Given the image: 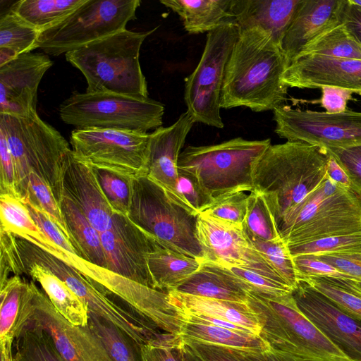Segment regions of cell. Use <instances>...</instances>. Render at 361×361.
<instances>
[{
	"instance_id": "cell-42",
	"label": "cell",
	"mask_w": 361,
	"mask_h": 361,
	"mask_svg": "<svg viewBox=\"0 0 361 361\" xmlns=\"http://www.w3.org/2000/svg\"><path fill=\"white\" fill-rule=\"evenodd\" d=\"M23 202H29L42 209L74 247V242L69 233L60 204L49 185L36 173H30L29 176L27 192Z\"/></svg>"
},
{
	"instance_id": "cell-64",
	"label": "cell",
	"mask_w": 361,
	"mask_h": 361,
	"mask_svg": "<svg viewBox=\"0 0 361 361\" xmlns=\"http://www.w3.org/2000/svg\"><path fill=\"white\" fill-rule=\"evenodd\" d=\"M12 361V360H11Z\"/></svg>"
},
{
	"instance_id": "cell-53",
	"label": "cell",
	"mask_w": 361,
	"mask_h": 361,
	"mask_svg": "<svg viewBox=\"0 0 361 361\" xmlns=\"http://www.w3.org/2000/svg\"><path fill=\"white\" fill-rule=\"evenodd\" d=\"M325 149L346 172L355 190L361 195V145Z\"/></svg>"
},
{
	"instance_id": "cell-43",
	"label": "cell",
	"mask_w": 361,
	"mask_h": 361,
	"mask_svg": "<svg viewBox=\"0 0 361 361\" xmlns=\"http://www.w3.org/2000/svg\"><path fill=\"white\" fill-rule=\"evenodd\" d=\"M243 227L263 240L271 241L281 238L264 199L254 191L248 195L247 210Z\"/></svg>"
},
{
	"instance_id": "cell-47",
	"label": "cell",
	"mask_w": 361,
	"mask_h": 361,
	"mask_svg": "<svg viewBox=\"0 0 361 361\" xmlns=\"http://www.w3.org/2000/svg\"><path fill=\"white\" fill-rule=\"evenodd\" d=\"M70 333L85 361H113L105 348L88 326L69 327Z\"/></svg>"
},
{
	"instance_id": "cell-33",
	"label": "cell",
	"mask_w": 361,
	"mask_h": 361,
	"mask_svg": "<svg viewBox=\"0 0 361 361\" xmlns=\"http://www.w3.org/2000/svg\"><path fill=\"white\" fill-rule=\"evenodd\" d=\"M60 207L79 256L106 269L99 232L68 197L63 195Z\"/></svg>"
},
{
	"instance_id": "cell-39",
	"label": "cell",
	"mask_w": 361,
	"mask_h": 361,
	"mask_svg": "<svg viewBox=\"0 0 361 361\" xmlns=\"http://www.w3.org/2000/svg\"><path fill=\"white\" fill-rule=\"evenodd\" d=\"M300 281L308 283L350 314L361 319V291L350 280L308 276Z\"/></svg>"
},
{
	"instance_id": "cell-58",
	"label": "cell",
	"mask_w": 361,
	"mask_h": 361,
	"mask_svg": "<svg viewBox=\"0 0 361 361\" xmlns=\"http://www.w3.org/2000/svg\"><path fill=\"white\" fill-rule=\"evenodd\" d=\"M326 171L328 176L336 183L345 188L355 190L346 172L330 154Z\"/></svg>"
},
{
	"instance_id": "cell-52",
	"label": "cell",
	"mask_w": 361,
	"mask_h": 361,
	"mask_svg": "<svg viewBox=\"0 0 361 361\" xmlns=\"http://www.w3.org/2000/svg\"><path fill=\"white\" fill-rule=\"evenodd\" d=\"M182 342L202 361H249L244 350L195 341L182 340Z\"/></svg>"
},
{
	"instance_id": "cell-7",
	"label": "cell",
	"mask_w": 361,
	"mask_h": 361,
	"mask_svg": "<svg viewBox=\"0 0 361 361\" xmlns=\"http://www.w3.org/2000/svg\"><path fill=\"white\" fill-rule=\"evenodd\" d=\"M247 303L261 324L260 336L274 350L307 361H350L299 310L292 293L249 292Z\"/></svg>"
},
{
	"instance_id": "cell-30",
	"label": "cell",
	"mask_w": 361,
	"mask_h": 361,
	"mask_svg": "<svg viewBox=\"0 0 361 361\" xmlns=\"http://www.w3.org/2000/svg\"><path fill=\"white\" fill-rule=\"evenodd\" d=\"M1 229L23 238L68 263V256L38 227L20 199L0 195Z\"/></svg>"
},
{
	"instance_id": "cell-36",
	"label": "cell",
	"mask_w": 361,
	"mask_h": 361,
	"mask_svg": "<svg viewBox=\"0 0 361 361\" xmlns=\"http://www.w3.org/2000/svg\"><path fill=\"white\" fill-rule=\"evenodd\" d=\"M12 361H63L50 336L27 323L13 344Z\"/></svg>"
},
{
	"instance_id": "cell-44",
	"label": "cell",
	"mask_w": 361,
	"mask_h": 361,
	"mask_svg": "<svg viewBox=\"0 0 361 361\" xmlns=\"http://www.w3.org/2000/svg\"><path fill=\"white\" fill-rule=\"evenodd\" d=\"M288 247L292 257L360 252L361 233L328 237Z\"/></svg>"
},
{
	"instance_id": "cell-56",
	"label": "cell",
	"mask_w": 361,
	"mask_h": 361,
	"mask_svg": "<svg viewBox=\"0 0 361 361\" xmlns=\"http://www.w3.org/2000/svg\"><path fill=\"white\" fill-rule=\"evenodd\" d=\"M321 90L322 97L319 102L327 114H338L345 111L348 109V102L354 99L353 92L346 89L325 86Z\"/></svg>"
},
{
	"instance_id": "cell-32",
	"label": "cell",
	"mask_w": 361,
	"mask_h": 361,
	"mask_svg": "<svg viewBox=\"0 0 361 361\" xmlns=\"http://www.w3.org/2000/svg\"><path fill=\"white\" fill-rule=\"evenodd\" d=\"M179 337L182 340L195 341L249 352L261 353L270 348L260 336L190 321L185 322Z\"/></svg>"
},
{
	"instance_id": "cell-35",
	"label": "cell",
	"mask_w": 361,
	"mask_h": 361,
	"mask_svg": "<svg viewBox=\"0 0 361 361\" xmlns=\"http://www.w3.org/2000/svg\"><path fill=\"white\" fill-rule=\"evenodd\" d=\"M309 55L361 60V44L340 23L308 42L297 59Z\"/></svg>"
},
{
	"instance_id": "cell-48",
	"label": "cell",
	"mask_w": 361,
	"mask_h": 361,
	"mask_svg": "<svg viewBox=\"0 0 361 361\" xmlns=\"http://www.w3.org/2000/svg\"><path fill=\"white\" fill-rule=\"evenodd\" d=\"M137 353L140 361H185L180 337L141 345L137 348Z\"/></svg>"
},
{
	"instance_id": "cell-34",
	"label": "cell",
	"mask_w": 361,
	"mask_h": 361,
	"mask_svg": "<svg viewBox=\"0 0 361 361\" xmlns=\"http://www.w3.org/2000/svg\"><path fill=\"white\" fill-rule=\"evenodd\" d=\"M86 1L20 0L10 9L42 32L65 19Z\"/></svg>"
},
{
	"instance_id": "cell-6",
	"label": "cell",
	"mask_w": 361,
	"mask_h": 361,
	"mask_svg": "<svg viewBox=\"0 0 361 361\" xmlns=\"http://www.w3.org/2000/svg\"><path fill=\"white\" fill-rule=\"evenodd\" d=\"M270 145V139L238 137L216 145L188 146L178 157V170L191 175L214 201L238 192H252L253 168Z\"/></svg>"
},
{
	"instance_id": "cell-23",
	"label": "cell",
	"mask_w": 361,
	"mask_h": 361,
	"mask_svg": "<svg viewBox=\"0 0 361 361\" xmlns=\"http://www.w3.org/2000/svg\"><path fill=\"white\" fill-rule=\"evenodd\" d=\"M342 4L343 0H300L281 45L288 66L308 42L341 23Z\"/></svg>"
},
{
	"instance_id": "cell-46",
	"label": "cell",
	"mask_w": 361,
	"mask_h": 361,
	"mask_svg": "<svg viewBox=\"0 0 361 361\" xmlns=\"http://www.w3.org/2000/svg\"><path fill=\"white\" fill-rule=\"evenodd\" d=\"M228 268L253 292L266 296L278 297L292 293L293 289L285 284L273 281L254 271L241 267Z\"/></svg>"
},
{
	"instance_id": "cell-51",
	"label": "cell",
	"mask_w": 361,
	"mask_h": 361,
	"mask_svg": "<svg viewBox=\"0 0 361 361\" xmlns=\"http://www.w3.org/2000/svg\"><path fill=\"white\" fill-rule=\"evenodd\" d=\"M298 280L308 276H324L353 280L334 266L319 259L314 255L293 257Z\"/></svg>"
},
{
	"instance_id": "cell-8",
	"label": "cell",
	"mask_w": 361,
	"mask_h": 361,
	"mask_svg": "<svg viewBox=\"0 0 361 361\" xmlns=\"http://www.w3.org/2000/svg\"><path fill=\"white\" fill-rule=\"evenodd\" d=\"M198 216L147 176L133 178L128 217L164 247L204 259L197 233Z\"/></svg>"
},
{
	"instance_id": "cell-45",
	"label": "cell",
	"mask_w": 361,
	"mask_h": 361,
	"mask_svg": "<svg viewBox=\"0 0 361 361\" xmlns=\"http://www.w3.org/2000/svg\"><path fill=\"white\" fill-rule=\"evenodd\" d=\"M247 202L248 195L245 192H235L216 200L202 214L233 225L243 226Z\"/></svg>"
},
{
	"instance_id": "cell-38",
	"label": "cell",
	"mask_w": 361,
	"mask_h": 361,
	"mask_svg": "<svg viewBox=\"0 0 361 361\" xmlns=\"http://www.w3.org/2000/svg\"><path fill=\"white\" fill-rule=\"evenodd\" d=\"M87 326L113 361H140L136 345L112 323L89 312Z\"/></svg>"
},
{
	"instance_id": "cell-1",
	"label": "cell",
	"mask_w": 361,
	"mask_h": 361,
	"mask_svg": "<svg viewBox=\"0 0 361 361\" xmlns=\"http://www.w3.org/2000/svg\"><path fill=\"white\" fill-rule=\"evenodd\" d=\"M288 67L269 32L259 27L239 30L225 71L221 108L260 112L282 106L288 88L282 76Z\"/></svg>"
},
{
	"instance_id": "cell-61",
	"label": "cell",
	"mask_w": 361,
	"mask_h": 361,
	"mask_svg": "<svg viewBox=\"0 0 361 361\" xmlns=\"http://www.w3.org/2000/svg\"><path fill=\"white\" fill-rule=\"evenodd\" d=\"M351 283L358 289L361 291V281H356L350 280Z\"/></svg>"
},
{
	"instance_id": "cell-29",
	"label": "cell",
	"mask_w": 361,
	"mask_h": 361,
	"mask_svg": "<svg viewBox=\"0 0 361 361\" xmlns=\"http://www.w3.org/2000/svg\"><path fill=\"white\" fill-rule=\"evenodd\" d=\"M160 3L180 16L185 30L190 34L209 32L235 24L232 0H161Z\"/></svg>"
},
{
	"instance_id": "cell-16",
	"label": "cell",
	"mask_w": 361,
	"mask_h": 361,
	"mask_svg": "<svg viewBox=\"0 0 361 361\" xmlns=\"http://www.w3.org/2000/svg\"><path fill=\"white\" fill-rule=\"evenodd\" d=\"M197 226L204 260L225 267L247 269L288 286L254 247L243 226L202 213L198 216Z\"/></svg>"
},
{
	"instance_id": "cell-18",
	"label": "cell",
	"mask_w": 361,
	"mask_h": 361,
	"mask_svg": "<svg viewBox=\"0 0 361 361\" xmlns=\"http://www.w3.org/2000/svg\"><path fill=\"white\" fill-rule=\"evenodd\" d=\"M292 295L299 310L350 361H361V319L303 281H299Z\"/></svg>"
},
{
	"instance_id": "cell-19",
	"label": "cell",
	"mask_w": 361,
	"mask_h": 361,
	"mask_svg": "<svg viewBox=\"0 0 361 361\" xmlns=\"http://www.w3.org/2000/svg\"><path fill=\"white\" fill-rule=\"evenodd\" d=\"M53 65L42 53H25L0 66V114L25 116L36 112L39 82Z\"/></svg>"
},
{
	"instance_id": "cell-49",
	"label": "cell",
	"mask_w": 361,
	"mask_h": 361,
	"mask_svg": "<svg viewBox=\"0 0 361 361\" xmlns=\"http://www.w3.org/2000/svg\"><path fill=\"white\" fill-rule=\"evenodd\" d=\"M25 204L30 216L38 227L51 242L68 256V264L70 257L72 255H78L79 256L77 250L62 231L42 209L29 202Z\"/></svg>"
},
{
	"instance_id": "cell-11",
	"label": "cell",
	"mask_w": 361,
	"mask_h": 361,
	"mask_svg": "<svg viewBox=\"0 0 361 361\" xmlns=\"http://www.w3.org/2000/svg\"><path fill=\"white\" fill-rule=\"evenodd\" d=\"M139 0H87L65 19L41 32L36 49L59 56L126 29Z\"/></svg>"
},
{
	"instance_id": "cell-41",
	"label": "cell",
	"mask_w": 361,
	"mask_h": 361,
	"mask_svg": "<svg viewBox=\"0 0 361 361\" xmlns=\"http://www.w3.org/2000/svg\"><path fill=\"white\" fill-rule=\"evenodd\" d=\"M91 168L113 212L128 216L133 178L105 169Z\"/></svg>"
},
{
	"instance_id": "cell-59",
	"label": "cell",
	"mask_w": 361,
	"mask_h": 361,
	"mask_svg": "<svg viewBox=\"0 0 361 361\" xmlns=\"http://www.w3.org/2000/svg\"><path fill=\"white\" fill-rule=\"evenodd\" d=\"M249 361H306L303 359L283 354L271 348L264 352H245Z\"/></svg>"
},
{
	"instance_id": "cell-50",
	"label": "cell",
	"mask_w": 361,
	"mask_h": 361,
	"mask_svg": "<svg viewBox=\"0 0 361 361\" xmlns=\"http://www.w3.org/2000/svg\"><path fill=\"white\" fill-rule=\"evenodd\" d=\"M178 188L186 204L199 214L208 209L214 202L201 189L191 175L179 170H178Z\"/></svg>"
},
{
	"instance_id": "cell-20",
	"label": "cell",
	"mask_w": 361,
	"mask_h": 361,
	"mask_svg": "<svg viewBox=\"0 0 361 361\" xmlns=\"http://www.w3.org/2000/svg\"><path fill=\"white\" fill-rule=\"evenodd\" d=\"M288 87L346 89L361 95V60L309 55L292 62L282 76Z\"/></svg>"
},
{
	"instance_id": "cell-57",
	"label": "cell",
	"mask_w": 361,
	"mask_h": 361,
	"mask_svg": "<svg viewBox=\"0 0 361 361\" xmlns=\"http://www.w3.org/2000/svg\"><path fill=\"white\" fill-rule=\"evenodd\" d=\"M340 18L341 22L361 44V7L350 0H343Z\"/></svg>"
},
{
	"instance_id": "cell-10",
	"label": "cell",
	"mask_w": 361,
	"mask_h": 361,
	"mask_svg": "<svg viewBox=\"0 0 361 361\" xmlns=\"http://www.w3.org/2000/svg\"><path fill=\"white\" fill-rule=\"evenodd\" d=\"M164 105L149 97L109 92L75 93L62 102L59 115L75 129L111 128L147 133L161 127Z\"/></svg>"
},
{
	"instance_id": "cell-26",
	"label": "cell",
	"mask_w": 361,
	"mask_h": 361,
	"mask_svg": "<svg viewBox=\"0 0 361 361\" xmlns=\"http://www.w3.org/2000/svg\"><path fill=\"white\" fill-rule=\"evenodd\" d=\"M27 323L38 326L50 336L63 361H85L70 333L71 323L56 310L47 295L33 281H30Z\"/></svg>"
},
{
	"instance_id": "cell-60",
	"label": "cell",
	"mask_w": 361,
	"mask_h": 361,
	"mask_svg": "<svg viewBox=\"0 0 361 361\" xmlns=\"http://www.w3.org/2000/svg\"><path fill=\"white\" fill-rule=\"evenodd\" d=\"M183 350L185 361H202L199 357L194 355L183 343Z\"/></svg>"
},
{
	"instance_id": "cell-2",
	"label": "cell",
	"mask_w": 361,
	"mask_h": 361,
	"mask_svg": "<svg viewBox=\"0 0 361 361\" xmlns=\"http://www.w3.org/2000/svg\"><path fill=\"white\" fill-rule=\"evenodd\" d=\"M327 150L286 141L270 145L252 171L254 192L264 199L277 229L286 216L327 177Z\"/></svg>"
},
{
	"instance_id": "cell-31",
	"label": "cell",
	"mask_w": 361,
	"mask_h": 361,
	"mask_svg": "<svg viewBox=\"0 0 361 361\" xmlns=\"http://www.w3.org/2000/svg\"><path fill=\"white\" fill-rule=\"evenodd\" d=\"M203 260L159 246L147 256L154 288L166 292L174 290L200 268Z\"/></svg>"
},
{
	"instance_id": "cell-5",
	"label": "cell",
	"mask_w": 361,
	"mask_h": 361,
	"mask_svg": "<svg viewBox=\"0 0 361 361\" xmlns=\"http://www.w3.org/2000/svg\"><path fill=\"white\" fill-rule=\"evenodd\" d=\"M278 231L288 246L361 233V195L327 176L286 216Z\"/></svg>"
},
{
	"instance_id": "cell-13",
	"label": "cell",
	"mask_w": 361,
	"mask_h": 361,
	"mask_svg": "<svg viewBox=\"0 0 361 361\" xmlns=\"http://www.w3.org/2000/svg\"><path fill=\"white\" fill-rule=\"evenodd\" d=\"M150 133L111 129H75L70 143L75 159L133 178L147 176Z\"/></svg>"
},
{
	"instance_id": "cell-28",
	"label": "cell",
	"mask_w": 361,
	"mask_h": 361,
	"mask_svg": "<svg viewBox=\"0 0 361 361\" xmlns=\"http://www.w3.org/2000/svg\"><path fill=\"white\" fill-rule=\"evenodd\" d=\"M0 346L13 350L16 338L25 326L30 300L29 282L14 275L0 286Z\"/></svg>"
},
{
	"instance_id": "cell-24",
	"label": "cell",
	"mask_w": 361,
	"mask_h": 361,
	"mask_svg": "<svg viewBox=\"0 0 361 361\" xmlns=\"http://www.w3.org/2000/svg\"><path fill=\"white\" fill-rule=\"evenodd\" d=\"M300 0H232L231 11L239 30L259 27L281 47Z\"/></svg>"
},
{
	"instance_id": "cell-22",
	"label": "cell",
	"mask_w": 361,
	"mask_h": 361,
	"mask_svg": "<svg viewBox=\"0 0 361 361\" xmlns=\"http://www.w3.org/2000/svg\"><path fill=\"white\" fill-rule=\"evenodd\" d=\"M63 195L70 198L99 233L113 226L114 212L98 183L93 169L70 152L66 160Z\"/></svg>"
},
{
	"instance_id": "cell-37",
	"label": "cell",
	"mask_w": 361,
	"mask_h": 361,
	"mask_svg": "<svg viewBox=\"0 0 361 361\" xmlns=\"http://www.w3.org/2000/svg\"><path fill=\"white\" fill-rule=\"evenodd\" d=\"M40 33L11 9L0 16V48L16 56L35 49Z\"/></svg>"
},
{
	"instance_id": "cell-17",
	"label": "cell",
	"mask_w": 361,
	"mask_h": 361,
	"mask_svg": "<svg viewBox=\"0 0 361 361\" xmlns=\"http://www.w3.org/2000/svg\"><path fill=\"white\" fill-rule=\"evenodd\" d=\"M106 269L153 288L147 256L161 245L127 216L114 214L112 227L99 233Z\"/></svg>"
},
{
	"instance_id": "cell-9",
	"label": "cell",
	"mask_w": 361,
	"mask_h": 361,
	"mask_svg": "<svg viewBox=\"0 0 361 361\" xmlns=\"http://www.w3.org/2000/svg\"><path fill=\"white\" fill-rule=\"evenodd\" d=\"M13 250L19 257L49 269L75 293L87 307L89 312L112 323L137 348L143 344L162 341L169 336V334L161 332L154 324L133 310H128L111 300L78 271L31 242L14 236Z\"/></svg>"
},
{
	"instance_id": "cell-40",
	"label": "cell",
	"mask_w": 361,
	"mask_h": 361,
	"mask_svg": "<svg viewBox=\"0 0 361 361\" xmlns=\"http://www.w3.org/2000/svg\"><path fill=\"white\" fill-rule=\"evenodd\" d=\"M243 228L254 247L293 290L299 280L293 257L283 240H263Z\"/></svg>"
},
{
	"instance_id": "cell-54",
	"label": "cell",
	"mask_w": 361,
	"mask_h": 361,
	"mask_svg": "<svg viewBox=\"0 0 361 361\" xmlns=\"http://www.w3.org/2000/svg\"><path fill=\"white\" fill-rule=\"evenodd\" d=\"M0 195L18 197L13 157L4 134L0 131Z\"/></svg>"
},
{
	"instance_id": "cell-25",
	"label": "cell",
	"mask_w": 361,
	"mask_h": 361,
	"mask_svg": "<svg viewBox=\"0 0 361 361\" xmlns=\"http://www.w3.org/2000/svg\"><path fill=\"white\" fill-rule=\"evenodd\" d=\"M175 291L211 299L247 303L250 289L228 268L203 260L200 268Z\"/></svg>"
},
{
	"instance_id": "cell-12",
	"label": "cell",
	"mask_w": 361,
	"mask_h": 361,
	"mask_svg": "<svg viewBox=\"0 0 361 361\" xmlns=\"http://www.w3.org/2000/svg\"><path fill=\"white\" fill-rule=\"evenodd\" d=\"M238 37L235 23L207 32L199 63L185 79L184 100L195 123L224 128L220 104L225 71Z\"/></svg>"
},
{
	"instance_id": "cell-21",
	"label": "cell",
	"mask_w": 361,
	"mask_h": 361,
	"mask_svg": "<svg viewBox=\"0 0 361 361\" xmlns=\"http://www.w3.org/2000/svg\"><path fill=\"white\" fill-rule=\"evenodd\" d=\"M194 123L192 116L186 111L171 126H161L150 133L147 173L173 200L190 209L178 191V160Z\"/></svg>"
},
{
	"instance_id": "cell-14",
	"label": "cell",
	"mask_w": 361,
	"mask_h": 361,
	"mask_svg": "<svg viewBox=\"0 0 361 361\" xmlns=\"http://www.w3.org/2000/svg\"><path fill=\"white\" fill-rule=\"evenodd\" d=\"M274 120L275 133L287 141L324 148L361 145V111L330 114L281 106L274 110Z\"/></svg>"
},
{
	"instance_id": "cell-3",
	"label": "cell",
	"mask_w": 361,
	"mask_h": 361,
	"mask_svg": "<svg viewBox=\"0 0 361 361\" xmlns=\"http://www.w3.org/2000/svg\"><path fill=\"white\" fill-rule=\"evenodd\" d=\"M0 131L13 157L19 199L25 201L29 176L34 173L46 182L61 204L65 166L72 150L67 140L37 111L25 116L0 114Z\"/></svg>"
},
{
	"instance_id": "cell-15",
	"label": "cell",
	"mask_w": 361,
	"mask_h": 361,
	"mask_svg": "<svg viewBox=\"0 0 361 361\" xmlns=\"http://www.w3.org/2000/svg\"><path fill=\"white\" fill-rule=\"evenodd\" d=\"M76 269L104 294L116 295L163 332L180 335L185 322L171 302L168 292L135 282L83 258L80 259Z\"/></svg>"
},
{
	"instance_id": "cell-27",
	"label": "cell",
	"mask_w": 361,
	"mask_h": 361,
	"mask_svg": "<svg viewBox=\"0 0 361 361\" xmlns=\"http://www.w3.org/2000/svg\"><path fill=\"white\" fill-rule=\"evenodd\" d=\"M171 302L182 314H200L233 323L260 336L261 324L248 303L211 299L168 291Z\"/></svg>"
},
{
	"instance_id": "cell-55",
	"label": "cell",
	"mask_w": 361,
	"mask_h": 361,
	"mask_svg": "<svg viewBox=\"0 0 361 361\" xmlns=\"http://www.w3.org/2000/svg\"><path fill=\"white\" fill-rule=\"evenodd\" d=\"M315 257L347 274L353 281H361V252Z\"/></svg>"
},
{
	"instance_id": "cell-63",
	"label": "cell",
	"mask_w": 361,
	"mask_h": 361,
	"mask_svg": "<svg viewBox=\"0 0 361 361\" xmlns=\"http://www.w3.org/2000/svg\"><path fill=\"white\" fill-rule=\"evenodd\" d=\"M306 361H307V360H306Z\"/></svg>"
},
{
	"instance_id": "cell-4",
	"label": "cell",
	"mask_w": 361,
	"mask_h": 361,
	"mask_svg": "<svg viewBox=\"0 0 361 361\" xmlns=\"http://www.w3.org/2000/svg\"><path fill=\"white\" fill-rule=\"evenodd\" d=\"M155 30L137 32L124 29L66 53V59L85 76L87 92L149 97L140 51Z\"/></svg>"
},
{
	"instance_id": "cell-62",
	"label": "cell",
	"mask_w": 361,
	"mask_h": 361,
	"mask_svg": "<svg viewBox=\"0 0 361 361\" xmlns=\"http://www.w3.org/2000/svg\"><path fill=\"white\" fill-rule=\"evenodd\" d=\"M352 3L361 7V0H350Z\"/></svg>"
}]
</instances>
